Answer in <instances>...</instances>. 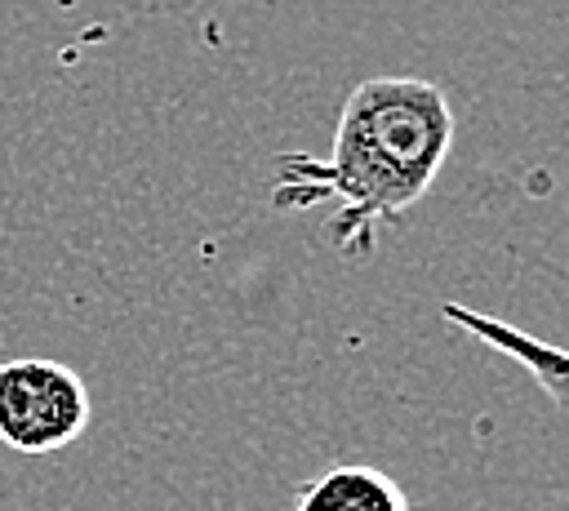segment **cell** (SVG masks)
<instances>
[{
    "mask_svg": "<svg viewBox=\"0 0 569 511\" xmlns=\"http://www.w3.org/2000/svg\"><path fill=\"white\" fill-rule=\"evenodd\" d=\"M449 147L453 111L440 84L418 76H373L347 93L325 160L280 156L271 204L307 209L333 200L325 222L329 244L360 258L373 249L378 227L400 222L431 191Z\"/></svg>",
    "mask_w": 569,
    "mask_h": 511,
    "instance_id": "1",
    "label": "cell"
},
{
    "mask_svg": "<svg viewBox=\"0 0 569 511\" xmlns=\"http://www.w3.org/2000/svg\"><path fill=\"white\" fill-rule=\"evenodd\" d=\"M93 418L84 378L44 355L0 364V444L13 453H58L84 435Z\"/></svg>",
    "mask_w": 569,
    "mask_h": 511,
    "instance_id": "2",
    "label": "cell"
},
{
    "mask_svg": "<svg viewBox=\"0 0 569 511\" xmlns=\"http://www.w3.org/2000/svg\"><path fill=\"white\" fill-rule=\"evenodd\" d=\"M440 315L449 324L467 329L471 338H480L485 347H493V351L511 355L516 364H525L533 373V382L556 400V409L569 413V351L565 347H551V342H542V338H533V333H525V329H516V324H507L498 315L471 311L462 302H440Z\"/></svg>",
    "mask_w": 569,
    "mask_h": 511,
    "instance_id": "3",
    "label": "cell"
},
{
    "mask_svg": "<svg viewBox=\"0 0 569 511\" xmlns=\"http://www.w3.org/2000/svg\"><path fill=\"white\" fill-rule=\"evenodd\" d=\"M293 511H413L409 493L378 467L342 462L307 480L293 498Z\"/></svg>",
    "mask_w": 569,
    "mask_h": 511,
    "instance_id": "4",
    "label": "cell"
},
{
    "mask_svg": "<svg viewBox=\"0 0 569 511\" xmlns=\"http://www.w3.org/2000/svg\"><path fill=\"white\" fill-rule=\"evenodd\" d=\"M556 511H569V498H565V502H560V507H556Z\"/></svg>",
    "mask_w": 569,
    "mask_h": 511,
    "instance_id": "5",
    "label": "cell"
}]
</instances>
